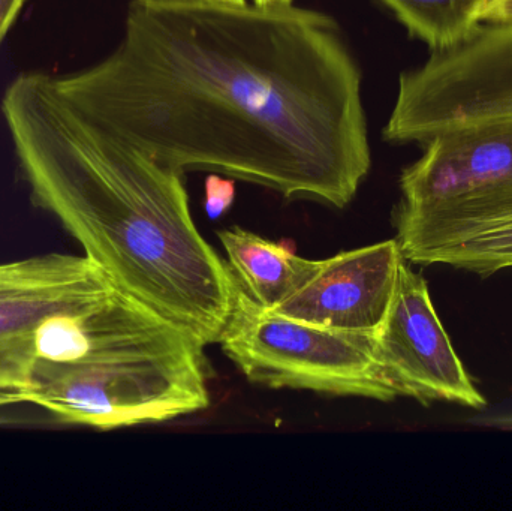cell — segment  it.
<instances>
[{"instance_id":"6da1fadb","label":"cell","mask_w":512,"mask_h":511,"mask_svg":"<svg viewBox=\"0 0 512 511\" xmlns=\"http://www.w3.org/2000/svg\"><path fill=\"white\" fill-rule=\"evenodd\" d=\"M54 83L183 174L342 209L372 167L360 66L330 15L294 3L134 0L116 50Z\"/></svg>"},{"instance_id":"7a4b0ae2","label":"cell","mask_w":512,"mask_h":511,"mask_svg":"<svg viewBox=\"0 0 512 511\" xmlns=\"http://www.w3.org/2000/svg\"><path fill=\"white\" fill-rule=\"evenodd\" d=\"M2 114L33 203L116 287L201 347L219 344L240 285L198 231L183 173L84 117L50 74L15 77Z\"/></svg>"},{"instance_id":"3957f363","label":"cell","mask_w":512,"mask_h":511,"mask_svg":"<svg viewBox=\"0 0 512 511\" xmlns=\"http://www.w3.org/2000/svg\"><path fill=\"white\" fill-rule=\"evenodd\" d=\"M400 176L393 213L403 258L430 266L439 252L512 221V119L430 138Z\"/></svg>"},{"instance_id":"277c9868","label":"cell","mask_w":512,"mask_h":511,"mask_svg":"<svg viewBox=\"0 0 512 511\" xmlns=\"http://www.w3.org/2000/svg\"><path fill=\"white\" fill-rule=\"evenodd\" d=\"M27 404L99 431L168 422L210 405L203 348L35 369Z\"/></svg>"},{"instance_id":"5b68a950","label":"cell","mask_w":512,"mask_h":511,"mask_svg":"<svg viewBox=\"0 0 512 511\" xmlns=\"http://www.w3.org/2000/svg\"><path fill=\"white\" fill-rule=\"evenodd\" d=\"M219 344L249 380L273 389L397 399L379 365L375 335L337 332L270 314L242 288Z\"/></svg>"},{"instance_id":"8992f818","label":"cell","mask_w":512,"mask_h":511,"mask_svg":"<svg viewBox=\"0 0 512 511\" xmlns=\"http://www.w3.org/2000/svg\"><path fill=\"white\" fill-rule=\"evenodd\" d=\"M502 119H512V24L481 23L465 41L400 75L384 138L424 144Z\"/></svg>"},{"instance_id":"52a82bcc","label":"cell","mask_w":512,"mask_h":511,"mask_svg":"<svg viewBox=\"0 0 512 511\" xmlns=\"http://www.w3.org/2000/svg\"><path fill=\"white\" fill-rule=\"evenodd\" d=\"M375 341L379 365L397 398L415 399L426 407L435 402L471 410L487 407L436 314L426 279L406 260Z\"/></svg>"},{"instance_id":"ba28073f","label":"cell","mask_w":512,"mask_h":511,"mask_svg":"<svg viewBox=\"0 0 512 511\" xmlns=\"http://www.w3.org/2000/svg\"><path fill=\"white\" fill-rule=\"evenodd\" d=\"M114 288L119 287L86 255L53 252L0 264V389H32L35 333L45 318Z\"/></svg>"},{"instance_id":"9c48e42d","label":"cell","mask_w":512,"mask_h":511,"mask_svg":"<svg viewBox=\"0 0 512 511\" xmlns=\"http://www.w3.org/2000/svg\"><path fill=\"white\" fill-rule=\"evenodd\" d=\"M403 258L396 239L319 260L312 278L270 314L337 332L375 335L387 318Z\"/></svg>"},{"instance_id":"30bf717a","label":"cell","mask_w":512,"mask_h":511,"mask_svg":"<svg viewBox=\"0 0 512 511\" xmlns=\"http://www.w3.org/2000/svg\"><path fill=\"white\" fill-rule=\"evenodd\" d=\"M219 239L237 284L264 311L289 299L318 267L319 260L298 257L282 243L262 239L242 228L221 231Z\"/></svg>"},{"instance_id":"8fae6325","label":"cell","mask_w":512,"mask_h":511,"mask_svg":"<svg viewBox=\"0 0 512 511\" xmlns=\"http://www.w3.org/2000/svg\"><path fill=\"white\" fill-rule=\"evenodd\" d=\"M432 51L465 41L481 23L490 0H381Z\"/></svg>"},{"instance_id":"7c38bea8","label":"cell","mask_w":512,"mask_h":511,"mask_svg":"<svg viewBox=\"0 0 512 511\" xmlns=\"http://www.w3.org/2000/svg\"><path fill=\"white\" fill-rule=\"evenodd\" d=\"M433 264H445L483 278L512 269V221L444 249L432 258L430 266Z\"/></svg>"},{"instance_id":"4fadbf2b","label":"cell","mask_w":512,"mask_h":511,"mask_svg":"<svg viewBox=\"0 0 512 511\" xmlns=\"http://www.w3.org/2000/svg\"><path fill=\"white\" fill-rule=\"evenodd\" d=\"M234 197H236V188L233 180L224 179L216 173L207 177L204 209L210 218H221L233 206Z\"/></svg>"},{"instance_id":"5bb4252c","label":"cell","mask_w":512,"mask_h":511,"mask_svg":"<svg viewBox=\"0 0 512 511\" xmlns=\"http://www.w3.org/2000/svg\"><path fill=\"white\" fill-rule=\"evenodd\" d=\"M26 0H0V44L20 15Z\"/></svg>"},{"instance_id":"9a60e30c","label":"cell","mask_w":512,"mask_h":511,"mask_svg":"<svg viewBox=\"0 0 512 511\" xmlns=\"http://www.w3.org/2000/svg\"><path fill=\"white\" fill-rule=\"evenodd\" d=\"M483 23L512 24V0H490Z\"/></svg>"},{"instance_id":"2e32d148","label":"cell","mask_w":512,"mask_h":511,"mask_svg":"<svg viewBox=\"0 0 512 511\" xmlns=\"http://www.w3.org/2000/svg\"><path fill=\"white\" fill-rule=\"evenodd\" d=\"M17 404H27L26 393L20 390L0 389V408Z\"/></svg>"},{"instance_id":"e0dca14e","label":"cell","mask_w":512,"mask_h":511,"mask_svg":"<svg viewBox=\"0 0 512 511\" xmlns=\"http://www.w3.org/2000/svg\"><path fill=\"white\" fill-rule=\"evenodd\" d=\"M146 2H174V3H225V5H243L249 0H146Z\"/></svg>"},{"instance_id":"ac0fdd59","label":"cell","mask_w":512,"mask_h":511,"mask_svg":"<svg viewBox=\"0 0 512 511\" xmlns=\"http://www.w3.org/2000/svg\"><path fill=\"white\" fill-rule=\"evenodd\" d=\"M251 2L255 3V5L261 6L274 5V3H282L280 0H251Z\"/></svg>"},{"instance_id":"d6986e66","label":"cell","mask_w":512,"mask_h":511,"mask_svg":"<svg viewBox=\"0 0 512 511\" xmlns=\"http://www.w3.org/2000/svg\"><path fill=\"white\" fill-rule=\"evenodd\" d=\"M282 3H294V0H280Z\"/></svg>"}]
</instances>
